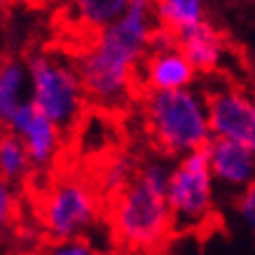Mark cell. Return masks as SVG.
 <instances>
[{
	"label": "cell",
	"instance_id": "1",
	"mask_svg": "<svg viewBox=\"0 0 255 255\" xmlns=\"http://www.w3.org/2000/svg\"><path fill=\"white\" fill-rule=\"evenodd\" d=\"M157 26L155 2L131 0L122 19L80 47L75 66L89 103L103 110H117L131 99L138 66L150 52Z\"/></svg>",
	"mask_w": 255,
	"mask_h": 255
},
{
	"label": "cell",
	"instance_id": "2",
	"mask_svg": "<svg viewBox=\"0 0 255 255\" xmlns=\"http://www.w3.org/2000/svg\"><path fill=\"white\" fill-rule=\"evenodd\" d=\"M171 169L150 162L136 173L133 183L113 199L110 227L115 239L131 253H152L164 246L173 230L166 204Z\"/></svg>",
	"mask_w": 255,
	"mask_h": 255
},
{
	"label": "cell",
	"instance_id": "3",
	"mask_svg": "<svg viewBox=\"0 0 255 255\" xmlns=\"http://www.w3.org/2000/svg\"><path fill=\"white\" fill-rule=\"evenodd\" d=\"M26 66L31 78L28 103L66 133L75 131L89 106L75 56L61 49H35L26 56Z\"/></svg>",
	"mask_w": 255,
	"mask_h": 255
},
{
	"label": "cell",
	"instance_id": "4",
	"mask_svg": "<svg viewBox=\"0 0 255 255\" xmlns=\"http://www.w3.org/2000/svg\"><path fill=\"white\" fill-rule=\"evenodd\" d=\"M143 115L150 136L169 155H187L209 145V103L194 89L150 92Z\"/></svg>",
	"mask_w": 255,
	"mask_h": 255
},
{
	"label": "cell",
	"instance_id": "5",
	"mask_svg": "<svg viewBox=\"0 0 255 255\" xmlns=\"http://www.w3.org/2000/svg\"><path fill=\"white\" fill-rule=\"evenodd\" d=\"M99 187L78 173L59 176L38 201V220L54 241L82 239L99 220Z\"/></svg>",
	"mask_w": 255,
	"mask_h": 255
},
{
	"label": "cell",
	"instance_id": "6",
	"mask_svg": "<svg viewBox=\"0 0 255 255\" xmlns=\"http://www.w3.org/2000/svg\"><path fill=\"white\" fill-rule=\"evenodd\" d=\"M166 204L173 230H197L213 213V173L206 147L187 152L171 169Z\"/></svg>",
	"mask_w": 255,
	"mask_h": 255
},
{
	"label": "cell",
	"instance_id": "7",
	"mask_svg": "<svg viewBox=\"0 0 255 255\" xmlns=\"http://www.w3.org/2000/svg\"><path fill=\"white\" fill-rule=\"evenodd\" d=\"M197 70L183 49L178 47V40L171 31L157 28L150 52H147L143 70L138 73L143 87L150 92H180V89H190L194 82Z\"/></svg>",
	"mask_w": 255,
	"mask_h": 255
},
{
	"label": "cell",
	"instance_id": "8",
	"mask_svg": "<svg viewBox=\"0 0 255 255\" xmlns=\"http://www.w3.org/2000/svg\"><path fill=\"white\" fill-rule=\"evenodd\" d=\"M7 129L21 140L26 152L31 157L35 173L52 169L59 164L66 150V131L59 129L49 117H45L38 108L26 103L7 124Z\"/></svg>",
	"mask_w": 255,
	"mask_h": 255
},
{
	"label": "cell",
	"instance_id": "9",
	"mask_svg": "<svg viewBox=\"0 0 255 255\" xmlns=\"http://www.w3.org/2000/svg\"><path fill=\"white\" fill-rule=\"evenodd\" d=\"M206 103L211 138L232 140L255 152V99L237 89H220Z\"/></svg>",
	"mask_w": 255,
	"mask_h": 255
},
{
	"label": "cell",
	"instance_id": "10",
	"mask_svg": "<svg viewBox=\"0 0 255 255\" xmlns=\"http://www.w3.org/2000/svg\"><path fill=\"white\" fill-rule=\"evenodd\" d=\"M213 180L225 187L246 190L255 180V152L223 138H211L206 145Z\"/></svg>",
	"mask_w": 255,
	"mask_h": 255
},
{
	"label": "cell",
	"instance_id": "11",
	"mask_svg": "<svg viewBox=\"0 0 255 255\" xmlns=\"http://www.w3.org/2000/svg\"><path fill=\"white\" fill-rule=\"evenodd\" d=\"M31 78L26 59L2 56L0 59V127H7L12 117L28 103Z\"/></svg>",
	"mask_w": 255,
	"mask_h": 255
},
{
	"label": "cell",
	"instance_id": "12",
	"mask_svg": "<svg viewBox=\"0 0 255 255\" xmlns=\"http://www.w3.org/2000/svg\"><path fill=\"white\" fill-rule=\"evenodd\" d=\"M131 0H63L66 16L89 38L122 19Z\"/></svg>",
	"mask_w": 255,
	"mask_h": 255
},
{
	"label": "cell",
	"instance_id": "13",
	"mask_svg": "<svg viewBox=\"0 0 255 255\" xmlns=\"http://www.w3.org/2000/svg\"><path fill=\"white\" fill-rule=\"evenodd\" d=\"M176 40L197 73H211L223 61V40L218 38V33L209 23L201 21L199 26L176 33Z\"/></svg>",
	"mask_w": 255,
	"mask_h": 255
},
{
	"label": "cell",
	"instance_id": "14",
	"mask_svg": "<svg viewBox=\"0 0 255 255\" xmlns=\"http://www.w3.org/2000/svg\"><path fill=\"white\" fill-rule=\"evenodd\" d=\"M31 176H35V169L26 147L7 127H2L0 129V178H5L16 187L23 185Z\"/></svg>",
	"mask_w": 255,
	"mask_h": 255
},
{
	"label": "cell",
	"instance_id": "15",
	"mask_svg": "<svg viewBox=\"0 0 255 255\" xmlns=\"http://www.w3.org/2000/svg\"><path fill=\"white\" fill-rule=\"evenodd\" d=\"M157 23L173 35L204 21V0H152Z\"/></svg>",
	"mask_w": 255,
	"mask_h": 255
},
{
	"label": "cell",
	"instance_id": "16",
	"mask_svg": "<svg viewBox=\"0 0 255 255\" xmlns=\"http://www.w3.org/2000/svg\"><path fill=\"white\" fill-rule=\"evenodd\" d=\"M136 178V166L133 159L127 155H113L108 162L101 166L99 173V190L106 194L117 197L120 192H124L127 187L133 183Z\"/></svg>",
	"mask_w": 255,
	"mask_h": 255
},
{
	"label": "cell",
	"instance_id": "17",
	"mask_svg": "<svg viewBox=\"0 0 255 255\" xmlns=\"http://www.w3.org/2000/svg\"><path fill=\"white\" fill-rule=\"evenodd\" d=\"M19 216H21L19 192L12 183L0 178V237H5L7 232L14 230V225L19 223Z\"/></svg>",
	"mask_w": 255,
	"mask_h": 255
},
{
	"label": "cell",
	"instance_id": "18",
	"mask_svg": "<svg viewBox=\"0 0 255 255\" xmlns=\"http://www.w3.org/2000/svg\"><path fill=\"white\" fill-rule=\"evenodd\" d=\"M47 255H101L96 248L85 239H73V241H54Z\"/></svg>",
	"mask_w": 255,
	"mask_h": 255
},
{
	"label": "cell",
	"instance_id": "19",
	"mask_svg": "<svg viewBox=\"0 0 255 255\" xmlns=\"http://www.w3.org/2000/svg\"><path fill=\"white\" fill-rule=\"evenodd\" d=\"M239 216L248 230L255 234V180L241 192L239 197Z\"/></svg>",
	"mask_w": 255,
	"mask_h": 255
},
{
	"label": "cell",
	"instance_id": "20",
	"mask_svg": "<svg viewBox=\"0 0 255 255\" xmlns=\"http://www.w3.org/2000/svg\"><path fill=\"white\" fill-rule=\"evenodd\" d=\"M7 5H9V0H0V16L5 14V9H7Z\"/></svg>",
	"mask_w": 255,
	"mask_h": 255
},
{
	"label": "cell",
	"instance_id": "21",
	"mask_svg": "<svg viewBox=\"0 0 255 255\" xmlns=\"http://www.w3.org/2000/svg\"><path fill=\"white\" fill-rule=\"evenodd\" d=\"M35 2H47V0H35Z\"/></svg>",
	"mask_w": 255,
	"mask_h": 255
},
{
	"label": "cell",
	"instance_id": "22",
	"mask_svg": "<svg viewBox=\"0 0 255 255\" xmlns=\"http://www.w3.org/2000/svg\"><path fill=\"white\" fill-rule=\"evenodd\" d=\"M0 129H2V127H0Z\"/></svg>",
	"mask_w": 255,
	"mask_h": 255
}]
</instances>
